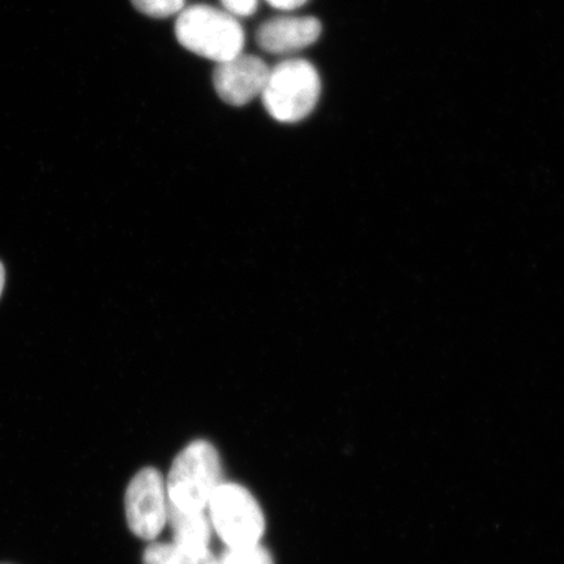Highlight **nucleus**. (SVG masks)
Masks as SVG:
<instances>
[{"mask_svg": "<svg viewBox=\"0 0 564 564\" xmlns=\"http://www.w3.org/2000/svg\"><path fill=\"white\" fill-rule=\"evenodd\" d=\"M223 478L217 451L206 441H196L175 457L167 477L169 502L186 511H206Z\"/></svg>", "mask_w": 564, "mask_h": 564, "instance_id": "2", "label": "nucleus"}, {"mask_svg": "<svg viewBox=\"0 0 564 564\" xmlns=\"http://www.w3.org/2000/svg\"><path fill=\"white\" fill-rule=\"evenodd\" d=\"M217 564H273V560L263 546L257 544L228 547L218 556Z\"/></svg>", "mask_w": 564, "mask_h": 564, "instance_id": "10", "label": "nucleus"}, {"mask_svg": "<svg viewBox=\"0 0 564 564\" xmlns=\"http://www.w3.org/2000/svg\"><path fill=\"white\" fill-rule=\"evenodd\" d=\"M221 3L232 17H251L258 9V0H221Z\"/></svg>", "mask_w": 564, "mask_h": 564, "instance_id": "12", "label": "nucleus"}, {"mask_svg": "<svg viewBox=\"0 0 564 564\" xmlns=\"http://www.w3.org/2000/svg\"><path fill=\"white\" fill-rule=\"evenodd\" d=\"M144 564H217V558L210 553L196 552V550L183 547L175 542H153L145 549Z\"/></svg>", "mask_w": 564, "mask_h": 564, "instance_id": "9", "label": "nucleus"}, {"mask_svg": "<svg viewBox=\"0 0 564 564\" xmlns=\"http://www.w3.org/2000/svg\"><path fill=\"white\" fill-rule=\"evenodd\" d=\"M167 521L171 523L175 544L206 552L212 538V523L204 511L181 510L169 502Z\"/></svg>", "mask_w": 564, "mask_h": 564, "instance_id": "8", "label": "nucleus"}, {"mask_svg": "<svg viewBox=\"0 0 564 564\" xmlns=\"http://www.w3.org/2000/svg\"><path fill=\"white\" fill-rule=\"evenodd\" d=\"M271 69L256 55L239 54L217 63L214 86L224 102L243 106L263 94Z\"/></svg>", "mask_w": 564, "mask_h": 564, "instance_id": "6", "label": "nucleus"}, {"mask_svg": "<svg viewBox=\"0 0 564 564\" xmlns=\"http://www.w3.org/2000/svg\"><path fill=\"white\" fill-rule=\"evenodd\" d=\"M4 281H6L4 267L2 263H0V294H2V292H3Z\"/></svg>", "mask_w": 564, "mask_h": 564, "instance_id": "14", "label": "nucleus"}, {"mask_svg": "<svg viewBox=\"0 0 564 564\" xmlns=\"http://www.w3.org/2000/svg\"><path fill=\"white\" fill-rule=\"evenodd\" d=\"M274 9L282 11L297 10L303 4L307 3V0H267Z\"/></svg>", "mask_w": 564, "mask_h": 564, "instance_id": "13", "label": "nucleus"}, {"mask_svg": "<svg viewBox=\"0 0 564 564\" xmlns=\"http://www.w3.org/2000/svg\"><path fill=\"white\" fill-rule=\"evenodd\" d=\"M321 90V77L312 63L284 61L268 76L262 94L264 108L279 122H300L315 109Z\"/></svg>", "mask_w": 564, "mask_h": 564, "instance_id": "3", "label": "nucleus"}, {"mask_svg": "<svg viewBox=\"0 0 564 564\" xmlns=\"http://www.w3.org/2000/svg\"><path fill=\"white\" fill-rule=\"evenodd\" d=\"M175 35L187 51L216 63L236 58L245 46V32L237 19L206 4L181 11Z\"/></svg>", "mask_w": 564, "mask_h": 564, "instance_id": "1", "label": "nucleus"}, {"mask_svg": "<svg viewBox=\"0 0 564 564\" xmlns=\"http://www.w3.org/2000/svg\"><path fill=\"white\" fill-rule=\"evenodd\" d=\"M131 2L138 11L154 19L175 15L185 7V0H131Z\"/></svg>", "mask_w": 564, "mask_h": 564, "instance_id": "11", "label": "nucleus"}, {"mask_svg": "<svg viewBox=\"0 0 564 564\" xmlns=\"http://www.w3.org/2000/svg\"><path fill=\"white\" fill-rule=\"evenodd\" d=\"M321 34V21L315 18H276L259 28L257 44L271 54L294 53L313 45Z\"/></svg>", "mask_w": 564, "mask_h": 564, "instance_id": "7", "label": "nucleus"}, {"mask_svg": "<svg viewBox=\"0 0 564 564\" xmlns=\"http://www.w3.org/2000/svg\"><path fill=\"white\" fill-rule=\"evenodd\" d=\"M169 498L159 470L145 468L132 478L126 492V517L133 534L154 540L167 523Z\"/></svg>", "mask_w": 564, "mask_h": 564, "instance_id": "5", "label": "nucleus"}, {"mask_svg": "<svg viewBox=\"0 0 564 564\" xmlns=\"http://www.w3.org/2000/svg\"><path fill=\"white\" fill-rule=\"evenodd\" d=\"M207 509L212 527L228 547L259 544L265 520L250 491L235 484H221L212 496Z\"/></svg>", "mask_w": 564, "mask_h": 564, "instance_id": "4", "label": "nucleus"}]
</instances>
